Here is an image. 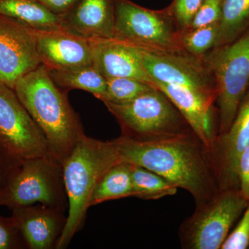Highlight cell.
<instances>
[{
    "label": "cell",
    "instance_id": "1",
    "mask_svg": "<svg viewBox=\"0 0 249 249\" xmlns=\"http://www.w3.org/2000/svg\"><path fill=\"white\" fill-rule=\"evenodd\" d=\"M121 161L151 170L185 190L196 204L215 196L217 180L207 148L194 132L171 138L137 141L114 139Z\"/></svg>",
    "mask_w": 249,
    "mask_h": 249
},
{
    "label": "cell",
    "instance_id": "2",
    "mask_svg": "<svg viewBox=\"0 0 249 249\" xmlns=\"http://www.w3.org/2000/svg\"><path fill=\"white\" fill-rule=\"evenodd\" d=\"M14 89L45 135L51 156L62 166L85 134L66 91L55 84L42 64L18 80Z\"/></svg>",
    "mask_w": 249,
    "mask_h": 249
},
{
    "label": "cell",
    "instance_id": "3",
    "mask_svg": "<svg viewBox=\"0 0 249 249\" xmlns=\"http://www.w3.org/2000/svg\"><path fill=\"white\" fill-rule=\"evenodd\" d=\"M121 161L114 140H98L84 134L62 165L68 201L66 224L55 249H66L84 224L95 187L106 172Z\"/></svg>",
    "mask_w": 249,
    "mask_h": 249
},
{
    "label": "cell",
    "instance_id": "4",
    "mask_svg": "<svg viewBox=\"0 0 249 249\" xmlns=\"http://www.w3.org/2000/svg\"><path fill=\"white\" fill-rule=\"evenodd\" d=\"M103 103L125 138L160 140L193 132L178 108L157 88L129 102Z\"/></svg>",
    "mask_w": 249,
    "mask_h": 249
},
{
    "label": "cell",
    "instance_id": "5",
    "mask_svg": "<svg viewBox=\"0 0 249 249\" xmlns=\"http://www.w3.org/2000/svg\"><path fill=\"white\" fill-rule=\"evenodd\" d=\"M204 60L217 89L219 129L227 132L249 88V28L236 40L214 47Z\"/></svg>",
    "mask_w": 249,
    "mask_h": 249
},
{
    "label": "cell",
    "instance_id": "6",
    "mask_svg": "<svg viewBox=\"0 0 249 249\" xmlns=\"http://www.w3.org/2000/svg\"><path fill=\"white\" fill-rule=\"evenodd\" d=\"M249 201L239 188L220 190L209 200L196 204L182 222L178 235L183 249H219Z\"/></svg>",
    "mask_w": 249,
    "mask_h": 249
},
{
    "label": "cell",
    "instance_id": "7",
    "mask_svg": "<svg viewBox=\"0 0 249 249\" xmlns=\"http://www.w3.org/2000/svg\"><path fill=\"white\" fill-rule=\"evenodd\" d=\"M67 201L62 166L50 155L24 160L0 192V206L11 209L38 204L65 211Z\"/></svg>",
    "mask_w": 249,
    "mask_h": 249
},
{
    "label": "cell",
    "instance_id": "8",
    "mask_svg": "<svg viewBox=\"0 0 249 249\" xmlns=\"http://www.w3.org/2000/svg\"><path fill=\"white\" fill-rule=\"evenodd\" d=\"M114 38L147 50L183 51L181 31L168 7L157 11L130 0H114Z\"/></svg>",
    "mask_w": 249,
    "mask_h": 249
},
{
    "label": "cell",
    "instance_id": "9",
    "mask_svg": "<svg viewBox=\"0 0 249 249\" xmlns=\"http://www.w3.org/2000/svg\"><path fill=\"white\" fill-rule=\"evenodd\" d=\"M0 145L15 160L50 155L45 135L14 89L0 83Z\"/></svg>",
    "mask_w": 249,
    "mask_h": 249
},
{
    "label": "cell",
    "instance_id": "10",
    "mask_svg": "<svg viewBox=\"0 0 249 249\" xmlns=\"http://www.w3.org/2000/svg\"><path fill=\"white\" fill-rule=\"evenodd\" d=\"M142 64L153 82L179 85L216 101L213 77L202 57L181 52H168L138 48Z\"/></svg>",
    "mask_w": 249,
    "mask_h": 249
},
{
    "label": "cell",
    "instance_id": "11",
    "mask_svg": "<svg viewBox=\"0 0 249 249\" xmlns=\"http://www.w3.org/2000/svg\"><path fill=\"white\" fill-rule=\"evenodd\" d=\"M249 145V88L231 125L217 134L207 148L218 188H239V160Z\"/></svg>",
    "mask_w": 249,
    "mask_h": 249
},
{
    "label": "cell",
    "instance_id": "12",
    "mask_svg": "<svg viewBox=\"0 0 249 249\" xmlns=\"http://www.w3.org/2000/svg\"><path fill=\"white\" fill-rule=\"evenodd\" d=\"M41 64L34 29L0 15V83L14 89L18 80Z\"/></svg>",
    "mask_w": 249,
    "mask_h": 249
},
{
    "label": "cell",
    "instance_id": "13",
    "mask_svg": "<svg viewBox=\"0 0 249 249\" xmlns=\"http://www.w3.org/2000/svg\"><path fill=\"white\" fill-rule=\"evenodd\" d=\"M41 63L49 70L93 66L90 40L64 30H34Z\"/></svg>",
    "mask_w": 249,
    "mask_h": 249
},
{
    "label": "cell",
    "instance_id": "14",
    "mask_svg": "<svg viewBox=\"0 0 249 249\" xmlns=\"http://www.w3.org/2000/svg\"><path fill=\"white\" fill-rule=\"evenodd\" d=\"M89 40L93 66L106 80L131 78L155 85L142 64L138 47L116 38Z\"/></svg>",
    "mask_w": 249,
    "mask_h": 249
},
{
    "label": "cell",
    "instance_id": "15",
    "mask_svg": "<svg viewBox=\"0 0 249 249\" xmlns=\"http://www.w3.org/2000/svg\"><path fill=\"white\" fill-rule=\"evenodd\" d=\"M11 217L28 249H55L66 224L65 211L42 204L15 208Z\"/></svg>",
    "mask_w": 249,
    "mask_h": 249
},
{
    "label": "cell",
    "instance_id": "16",
    "mask_svg": "<svg viewBox=\"0 0 249 249\" xmlns=\"http://www.w3.org/2000/svg\"><path fill=\"white\" fill-rule=\"evenodd\" d=\"M154 84L166 95L182 114L196 137L205 146L209 147L217 136L214 129L213 109L215 101L185 87L155 80Z\"/></svg>",
    "mask_w": 249,
    "mask_h": 249
},
{
    "label": "cell",
    "instance_id": "17",
    "mask_svg": "<svg viewBox=\"0 0 249 249\" xmlns=\"http://www.w3.org/2000/svg\"><path fill=\"white\" fill-rule=\"evenodd\" d=\"M61 18L62 30L88 40L114 38V0H79Z\"/></svg>",
    "mask_w": 249,
    "mask_h": 249
},
{
    "label": "cell",
    "instance_id": "18",
    "mask_svg": "<svg viewBox=\"0 0 249 249\" xmlns=\"http://www.w3.org/2000/svg\"><path fill=\"white\" fill-rule=\"evenodd\" d=\"M0 15L37 31L62 30L61 18L36 0H0Z\"/></svg>",
    "mask_w": 249,
    "mask_h": 249
},
{
    "label": "cell",
    "instance_id": "19",
    "mask_svg": "<svg viewBox=\"0 0 249 249\" xmlns=\"http://www.w3.org/2000/svg\"><path fill=\"white\" fill-rule=\"evenodd\" d=\"M132 165L120 161L103 175L93 190L89 206L122 198L133 196Z\"/></svg>",
    "mask_w": 249,
    "mask_h": 249
},
{
    "label": "cell",
    "instance_id": "20",
    "mask_svg": "<svg viewBox=\"0 0 249 249\" xmlns=\"http://www.w3.org/2000/svg\"><path fill=\"white\" fill-rule=\"evenodd\" d=\"M55 84L60 89L69 91L80 89L91 93L102 100L106 92L107 80L93 66L67 70H49Z\"/></svg>",
    "mask_w": 249,
    "mask_h": 249
},
{
    "label": "cell",
    "instance_id": "21",
    "mask_svg": "<svg viewBox=\"0 0 249 249\" xmlns=\"http://www.w3.org/2000/svg\"><path fill=\"white\" fill-rule=\"evenodd\" d=\"M249 28V0H222L215 47L230 43Z\"/></svg>",
    "mask_w": 249,
    "mask_h": 249
},
{
    "label": "cell",
    "instance_id": "22",
    "mask_svg": "<svg viewBox=\"0 0 249 249\" xmlns=\"http://www.w3.org/2000/svg\"><path fill=\"white\" fill-rule=\"evenodd\" d=\"M131 165L133 197L157 200L178 193V187L163 177L139 165Z\"/></svg>",
    "mask_w": 249,
    "mask_h": 249
},
{
    "label": "cell",
    "instance_id": "23",
    "mask_svg": "<svg viewBox=\"0 0 249 249\" xmlns=\"http://www.w3.org/2000/svg\"><path fill=\"white\" fill-rule=\"evenodd\" d=\"M155 88V85L134 78H109L106 82V92L102 102H129Z\"/></svg>",
    "mask_w": 249,
    "mask_h": 249
},
{
    "label": "cell",
    "instance_id": "24",
    "mask_svg": "<svg viewBox=\"0 0 249 249\" xmlns=\"http://www.w3.org/2000/svg\"><path fill=\"white\" fill-rule=\"evenodd\" d=\"M219 22L188 29L181 34V48L187 53L202 57L215 47L219 34Z\"/></svg>",
    "mask_w": 249,
    "mask_h": 249
},
{
    "label": "cell",
    "instance_id": "25",
    "mask_svg": "<svg viewBox=\"0 0 249 249\" xmlns=\"http://www.w3.org/2000/svg\"><path fill=\"white\" fill-rule=\"evenodd\" d=\"M204 0H174L168 6L170 14L181 31L188 30Z\"/></svg>",
    "mask_w": 249,
    "mask_h": 249
},
{
    "label": "cell",
    "instance_id": "26",
    "mask_svg": "<svg viewBox=\"0 0 249 249\" xmlns=\"http://www.w3.org/2000/svg\"><path fill=\"white\" fill-rule=\"evenodd\" d=\"M27 248L25 241L12 217L0 215V249Z\"/></svg>",
    "mask_w": 249,
    "mask_h": 249
},
{
    "label": "cell",
    "instance_id": "27",
    "mask_svg": "<svg viewBox=\"0 0 249 249\" xmlns=\"http://www.w3.org/2000/svg\"><path fill=\"white\" fill-rule=\"evenodd\" d=\"M249 246V204L231 233L229 234L222 249H246Z\"/></svg>",
    "mask_w": 249,
    "mask_h": 249
},
{
    "label": "cell",
    "instance_id": "28",
    "mask_svg": "<svg viewBox=\"0 0 249 249\" xmlns=\"http://www.w3.org/2000/svg\"><path fill=\"white\" fill-rule=\"evenodd\" d=\"M222 0H204L189 29L219 22L222 16Z\"/></svg>",
    "mask_w": 249,
    "mask_h": 249
},
{
    "label": "cell",
    "instance_id": "29",
    "mask_svg": "<svg viewBox=\"0 0 249 249\" xmlns=\"http://www.w3.org/2000/svg\"><path fill=\"white\" fill-rule=\"evenodd\" d=\"M21 165L0 145V188H4L7 185Z\"/></svg>",
    "mask_w": 249,
    "mask_h": 249
},
{
    "label": "cell",
    "instance_id": "30",
    "mask_svg": "<svg viewBox=\"0 0 249 249\" xmlns=\"http://www.w3.org/2000/svg\"><path fill=\"white\" fill-rule=\"evenodd\" d=\"M239 189L249 201V145L241 155L238 163Z\"/></svg>",
    "mask_w": 249,
    "mask_h": 249
},
{
    "label": "cell",
    "instance_id": "31",
    "mask_svg": "<svg viewBox=\"0 0 249 249\" xmlns=\"http://www.w3.org/2000/svg\"><path fill=\"white\" fill-rule=\"evenodd\" d=\"M49 11L59 17L65 16L79 0H36Z\"/></svg>",
    "mask_w": 249,
    "mask_h": 249
},
{
    "label": "cell",
    "instance_id": "32",
    "mask_svg": "<svg viewBox=\"0 0 249 249\" xmlns=\"http://www.w3.org/2000/svg\"><path fill=\"white\" fill-rule=\"evenodd\" d=\"M1 188H0V192H1Z\"/></svg>",
    "mask_w": 249,
    "mask_h": 249
}]
</instances>
